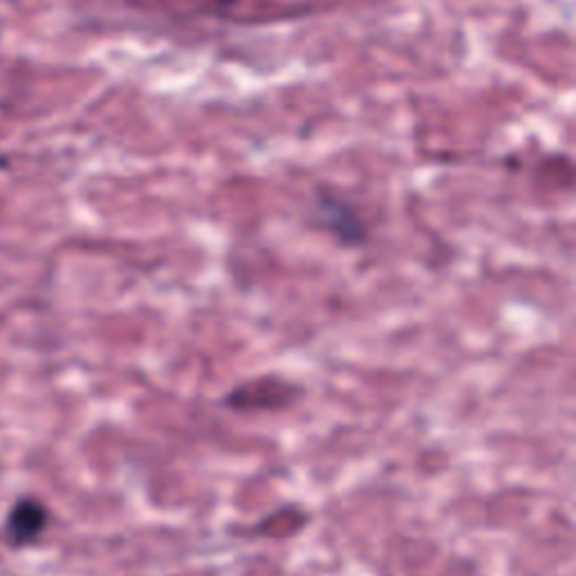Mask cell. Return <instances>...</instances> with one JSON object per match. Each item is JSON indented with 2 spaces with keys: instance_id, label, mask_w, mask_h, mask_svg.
<instances>
[{
  "instance_id": "6da1fadb",
  "label": "cell",
  "mask_w": 576,
  "mask_h": 576,
  "mask_svg": "<svg viewBox=\"0 0 576 576\" xmlns=\"http://www.w3.org/2000/svg\"><path fill=\"white\" fill-rule=\"evenodd\" d=\"M316 216L325 230L344 244H358L366 239L363 222L358 219L356 209L329 189H320L316 196Z\"/></svg>"
},
{
  "instance_id": "7a4b0ae2",
  "label": "cell",
  "mask_w": 576,
  "mask_h": 576,
  "mask_svg": "<svg viewBox=\"0 0 576 576\" xmlns=\"http://www.w3.org/2000/svg\"><path fill=\"white\" fill-rule=\"evenodd\" d=\"M45 525V512L34 502H23L19 510H14L12 516V534L19 536V541L34 538Z\"/></svg>"
}]
</instances>
